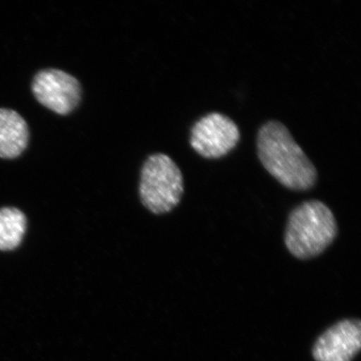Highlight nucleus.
<instances>
[{
  "mask_svg": "<svg viewBox=\"0 0 361 361\" xmlns=\"http://www.w3.org/2000/svg\"><path fill=\"white\" fill-rule=\"evenodd\" d=\"M337 230L336 218L329 207L317 200L305 202L289 216L285 244L297 258H314L334 241Z\"/></svg>",
  "mask_w": 361,
  "mask_h": 361,
  "instance_id": "obj_2",
  "label": "nucleus"
},
{
  "mask_svg": "<svg viewBox=\"0 0 361 361\" xmlns=\"http://www.w3.org/2000/svg\"><path fill=\"white\" fill-rule=\"evenodd\" d=\"M240 141V130L231 118L220 113L200 118L191 130L192 148L206 159H219L229 154Z\"/></svg>",
  "mask_w": 361,
  "mask_h": 361,
  "instance_id": "obj_4",
  "label": "nucleus"
},
{
  "mask_svg": "<svg viewBox=\"0 0 361 361\" xmlns=\"http://www.w3.org/2000/svg\"><path fill=\"white\" fill-rule=\"evenodd\" d=\"M258 156L266 170L283 186L306 191L314 186L317 172L283 123L271 121L257 137Z\"/></svg>",
  "mask_w": 361,
  "mask_h": 361,
  "instance_id": "obj_1",
  "label": "nucleus"
},
{
  "mask_svg": "<svg viewBox=\"0 0 361 361\" xmlns=\"http://www.w3.org/2000/svg\"><path fill=\"white\" fill-rule=\"evenodd\" d=\"M26 230L25 214L16 208L0 209V250L20 246Z\"/></svg>",
  "mask_w": 361,
  "mask_h": 361,
  "instance_id": "obj_8",
  "label": "nucleus"
},
{
  "mask_svg": "<svg viewBox=\"0 0 361 361\" xmlns=\"http://www.w3.org/2000/svg\"><path fill=\"white\" fill-rule=\"evenodd\" d=\"M360 348V322L342 320L317 339L313 356L316 361H353Z\"/></svg>",
  "mask_w": 361,
  "mask_h": 361,
  "instance_id": "obj_6",
  "label": "nucleus"
},
{
  "mask_svg": "<svg viewBox=\"0 0 361 361\" xmlns=\"http://www.w3.org/2000/svg\"><path fill=\"white\" fill-rule=\"evenodd\" d=\"M32 92L42 106L59 115H68L75 110L82 96L77 78L56 68L39 71L35 75Z\"/></svg>",
  "mask_w": 361,
  "mask_h": 361,
  "instance_id": "obj_5",
  "label": "nucleus"
},
{
  "mask_svg": "<svg viewBox=\"0 0 361 361\" xmlns=\"http://www.w3.org/2000/svg\"><path fill=\"white\" fill-rule=\"evenodd\" d=\"M184 193V179L177 164L165 154L149 156L140 183L142 205L154 214L171 212Z\"/></svg>",
  "mask_w": 361,
  "mask_h": 361,
  "instance_id": "obj_3",
  "label": "nucleus"
},
{
  "mask_svg": "<svg viewBox=\"0 0 361 361\" xmlns=\"http://www.w3.org/2000/svg\"><path fill=\"white\" fill-rule=\"evenodd\" d=\"M30 132L25 118L8 109H0V158L14 159L27 147Z\"/></svg>",
  "mask_w": 361,
  "mask_h": 361,
  "instance_id": "obj_7",
  "label": "nucleus"
}]
</instances>
